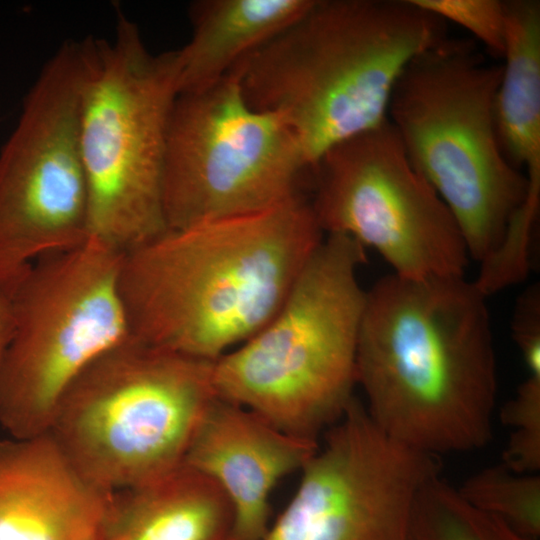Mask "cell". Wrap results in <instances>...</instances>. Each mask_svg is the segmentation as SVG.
Listing matches in <instances>:
<instances>
[{
	"mask_svg": "<svg viewBox=\"0 0 540 540\" xmlns=\"http://www.w3.org/2000/svg\"><path fill=\"white\" fill-rule=\"evenodd\" d=\"M502 76L495 121L505 158L526 172L529 194L540 197V2L506 0Z\"/></svg>",
	"mask_w": 540,
	"mask_h": 540,
	"instance_id": "17",
	"label": "cell"
},
{
	"mask_svg": "<svg viewBox=\"0 0 540 540\" xmlns=\"http://www.w3.org/2000/svg\"><path fill=\"white\" fill-rule=\"evenodd\" d=\"M324 237L305 194L168 229L124 254L119 289L131 336L217 360L273 317Z\"/></svg>",
	"mask_w": 540,
	"mask_h": 540,
	"instance_id": "2",
	"label": "cell"
},
{
	"mask_svg": "<svg viewBox=\"0 0 540 540\" xmlns=\"http://www.w3.org/2000/svg\"><path fill=\"white\" fill-rule=\"evenodd\" d=\"M512 337L527 375L540 377V287L532 284L519 296L512 318Z\"/></svg>",
	"mask_w": 540,
	"mask_h": 540,
	"instance_id": "22",
	"label": "cell"
},
{
	"mask_svg": "<svg viewBox=\"0 0 540 540\" xmlns=\"http://www.w3.org/2000/svg\"><path fill=\"white\" fill-rule=\"evenodd\" d=\"M409 540H532L467 502L441 475L417 495Z\"/></svg>",
	"mask_w": 540,
	"mask_h": 540,
	"instance_id": "18",
	"label": "cell"
},
{
	"mask_svg": "<svg viewBox=\"0 0 540 540\" xmlns=\"http://www.w3.org/2000/svg\"><path fill=\"white\" fill-rule=\"evenodd\" d=\"M447 36L446 22L412 0H313L230 72L251 107L290 126L313 167L386 120L403 70Z\"/></svg>",
	"mask_w": 540,
	"mask_h": 540,
	"instance_id": "3",
	"label": "cell"
},
{
	"mask_svg": "<svg viewBox=\"0 0 540 540\" xmlns=\"http://www.w3.org/2000/svg\"><path fill=\"white\" fill-rule=\"evenodd\" d=\"M311 178L295 132L251 107L234 73L177 96L163 167L168 229L268 210L304 194Z\"/></svg>",
	"mask_w": 540,
	"mask_h": 540,
	"instance_id": "9",
	"label": "cell"
},
{
	"mask_svg": "<svg viewBox=\"0 0 540 540\" xmlns=\"http://www.w3.org/2000/svg\"><path fill=\"white\" fill-rule=\"evenodd\" d=\"M87 39L67 41L42 68L0 152V251L36 258L90 235L80 141Z\"/></svg>",
	"mask_w": 540,
	"mask_h": 540,
	"instance_id": "11",
	"label": "cell"
},
{
	"mask_svg": "<svg viewBox=\"0 0 540 540\" xmlns=\"http://www.w3.org/2000/svg\"><path fill=\"white\" fill-rule=\"evenodd\" d=\"M511 429L502 464L518 473L540 471V377L527 375L515 395L501 409Z\"/></svg>",
	"mask_w": 540,
	"mask_h": 540,
	"instance_id": "20",
	"label": "cell"
},
{
	"mask_svg": "<svg viewBox=\"0 0 540 540\" xmlns=\"http://www.w3.org/2000/svg\"><path fill=\"white\" fill-rule=\"evenodd\" d=\"M445 22L462 26L475 36L493 56L505 50L506 11L500 0H412Z\"/></svg>",
	"mask_w": 540,
	"mask_h": 540,
	"instance_id": "21",
	"label": "cell"
},
{
	"mask_svg": "<svg viewBox=\"0 0 540 540\" xmlns=\"http://www.w3.org/2000/svg\"><path fill=\"white\" fill-rule=\"evenodd\" d=\"M313 0H197L190 40L175 50L178 95L203 90L301 16Z\"/></svg>",
	"mask_w": 540,
	"mask_h": 540,
	"instance_id": "16",
	"label": "cell"
},
{
	"mask_svg": "<svg viewBox=\"0 0 540 540\" xmlns=\"http://www.w3.org/2000/svg\"><path fill=\"white\" fill-rule=\"evenodd\" d=\"M310 190L324 234L372 248L393 274L465 276L470 256L460 228L388 119L327 149L312 167Z\"/></svg>",
	"mask_w": 540,
	"mask_h": 540,
	"instance_id": "10",
	"label": "cell"
},
{
	"mask_svg": "<svg viewBox=\"0 0 540 540\" xmlns=\"http://www.w3.org/2000/svg\"><path fill=\"white\" fill-rule=\"evenodd\" d=\"M300 471L261 540H409L417 495L442 462L386 435L355 398Z\"/></svg>",
	"mask_w": 540,
	"mask_h": 540,
	"instance_id": "12",
	"label": "cell"
},
{
	"mask_svg": "<svg viewBox=\"0 0 540 540\" xmlns=\"http://www.w3.org/2000/svg\"><path fill=\"white\" fill-rule=\"evenodd\" d=\"M318 445L217 397L198 426L183 466L210 478L224 492L233 510L230 540H261L270 526L274 487L300 471Z\"/></svg>",
	"mask_w": 540,
	"mask_h": 540,
	"instance_id": "13",
	"label": "cell"
},
{
	"mask_svg": "<svg viewBox=\"0 0 540 540\" xmlns=\"http://www.w3.org/2000/svg\"><path fill=\"white\" fill-rule=\"evenodd\" d=\"M14 326L11 296L0 289V369L10 343Z\"/></svg>",
	"mask_w": 540,
	"mask_h": 540,
	"instance_id": "23",
	"label": "cell"
},
{
	"mask_svg": "<svg viewBox=\"0 0 540 540\" xmlns=\"http://www.w3.org/2000/svg\"><path fill=\"white\" fill-rule=\"evenodd\" d=\"M486 299L465 276L392 273L366 291L356 381L386 435L439 457L490 443L498 378Z\"/></svg>",
	"mask_w": 540,
	"mask_h": 540,
	"instance_id": "1",
	"label": "cell"
},
{
	"mask_svg": "<svg viewBox=\"0 0 540 540\" xmlns=\"http://www.w3.org/2000/svg\"><path fill=\"white\" fill-rule=\"evenodd\" d=\"M112 495L49 432L0 441V540H99Z\"/></svg>",
	"mask_w": 540,
	"mask_h": 540,
	"instance_id": "14",
	"label": "cell"
},
{
	"mask_svg": "<svg viewBox=\"0 0 540 540\" xmlns=\"http://www.w3.org/2000/svg\"><path fill=\"white\" fill-rule=\"evenodd\" d=\"M365 248L325 235L273 317L213 363L217 396L279 430L319 442L354 396L366 302Z\"/></svg>",
	"mask_w": 540,
	"mask_h": 540,
	"instance_id": "4",
	"label": "cell"
},
{
	"mask_svg": "<svg viewBox=\"0 0 540 540\" xmlns=\"http://www.w3.org/2000/svg\"><path fill=\"white\" fill-rule=\"evenodd\" d=\"M458 491L471 505L498 517L521 535L540 538L539 473H518L499 463L471 475Z\"/></svg>",
	"mask_w": 540,
	"mask_h": 540,
	"instance_id": "19",
	"label": "cell"
},
{
	"mask_svg": "<svg viewBox=\"0 0 540 540\" xmlns=\"http://www.w3.org/2000/svg\"><path fill=\"white\" fill-rule=\"evenodd\" d=\"M123 257L90 237L38 260L14 288L0 369V424L9 437L48 432L76 379L132 337L119 289Z\"/></svg>",
	"mask_w": 540,
	"mask_h": 540,
	"instance_id": "8",
	"label": "cell"
},
{
	"mask_svg": "<svg viewBox=\"0 0 540 540\" xmlns=\"http://www.w3.org/2000/svg\"><path fill=\"white\" fill-rule=\"evenodd\" d=\"M233 510L210 478L182 466L114 492L99 540H230Z\"/></svg>",
	"mask_w": 540,
	"mask_h": 540,
	"instance_id": "15",
	"label": "cell"
},
{
	"mask_svg": "<svg viewBox=\"0 0 540 540\" xmlns=\"http://www.w3.org/2000/svg\"><path fill=\"white\" fill-rule=\"evenodd\" d=\"M87 42L80 141L90 237L125 254L168 230L163 167L178 96L176 53H151L120 12L111 40Z\"/></svg>",
	"mask_w": 540,
	"mask_h": 540,
	"instance_id": "7",
	"label": "cell"
},
{
	"mask_svg": "<svg viewBox=\"0 0 540 540\" xmlns=\"http://www.w3.org/2000/svg\"><path fill=\"white\" fill-rule=\"evenodd\" d=\"M502 65L469 39L447 36L403 70L387 119L412 166L454 216L478 264L500 246L529 184L499 144L495 99Z\"/></svg>",
	"mask_w": 540,
	"mask_h": 540,
	"instance_id": "5",
	"label": "cell"
},
{
	"mask_svg": "<svg viewBox=\"0 0 540 540\" xmlns=\"http://www.w3.org/2000/svg\"><path fill=\"white\" fill-rule=\"evenodd\" d=\"M213 363L131 337L76 379L48 432L73 465L106 491L155 482L183 466L218 397Z\"/></svg>",
	"mask_w": 540,
	"mask_h": 540,
	"instance_id": "6",
	"label": "cell"
}]
</instances>
